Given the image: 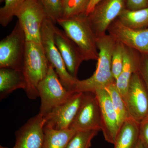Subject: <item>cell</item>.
I'll return each mask as SVG.
<instances>
[{
    "label": "cell",
    "instance_id": "1",
    "mask_svg": "<svg viewBox=\"0 0 148 148\" xmlns=\"http://www.w3.org/2000/svg\"><path fill=\"white\" fill-rule=\"evenodd\" d=\"M116 41L108 34L97 38L99 55L96 70L87 79H78L74 85L73 92H91L106 88L116 82L112 71V56Z\"/></svg>",
    "mask_w": 148,
    "mask_h": 148
},
{
    "label": "cell",
    "instance_id": "2",
    "mask_svg": "<svg viewBox=\"0 0 148 148\" xmlns=\"http://www.w3.org/2000/svg\"><path fill=\"white\" fill-rule=\"evenodd\" d=\"M57 23L78 48L84 61H97L99 55L97 37L86 14L62 18Z\"/></svg>",
    "mask_w": 148,
    "mask_h": 148
},
{
    "label": "cell",
    "instance_id": "3",
    "mask_svg": "<svg viewBox=\"0 0 148 148\" xmlns=\"http://www.w3.org/2000/svg\"><path fill=\"white\" fill-rule=\"evenodd\" d=\"M49 64L41 43L27 42L22 72L26 84L24 90L29 99L39 97L38 85L47 75Z\"/></svg>",
    "mask_w": 148,
    "mask_h": 148
},
{
    "label": "cell",
    "instance_id": "4",
    "mask_svg": "<svg viewBox=\"0 0 148 148\" xmlns=\"http://www.w3.org/2000/svg\"><path fill=\"white\" fill-rule=\"evenodd\" d=\"M37 89L41 99L39 113L44 117L67 101L74 93L65 88L50 64L47 75L38 85Z\"/></svg>",
    "mask_w": 148,
    "mask_h": 148
},
{
    "label": "cell",
    "instance_id": "5",
    "mask_svg": "<svg viewBox=\"0 0 148 148\" xmlns=\"http://www.w3.org/2000/svg\"><path fill=\"white\" fill-rule=\"evenodd\" d=\"M26 43L25 34L17 21L10 34L0 42V69L22 71Z\"/></svg>",
    "mask_w": 148,
    "mask_h": 148
},
{
    "label": "cell",
    "instance_id": "6",
    "mask_svg": "<svg viewBox=\"0 0 148 148\" xmlns=\"http://www.w3.org/2000/svg\"><path fill=\"white\" fill-rule=\"evenodd\" d=\"M54 23L47 18L41 30V43L48 61L55 69L61 83L67 90L73 92L74 85L77 80L72 76L68 70L53 39Z\"/></svg>",
    "mask_w": 148,
    "mask_h": 148
},
{
    "label": "cell",
    "instance_id": "7",
    "mask_svg": "<svg viewBox=\"0 0 148 148\" xmlns=\"http://www.w3.org/2000/svg\"><path fill=\"white\" fill-rule=\"evenodd\" d=\"M15 16L24 31L27 42L41 43L42 28L48 18L39 1L26 0Z\"/></svg>",
    "mask_w": 148,
    "mask_h": 148
},
{
    "label": "cell",
    "instance_id": "8",
    "mask_svg": "<svg viewBox=\"0 0 148 148\" xmlns=\"http://www.w3.org/2000/svg\"><path fill=\"white\" fill-rule=\"evenodd\" d=\"M126 8V0H102L87 16L97 38L106 34L111 24Z\"/></svg>",
    "mask_w": 148,
    "mask_h": 148
},
{
    "label": "cell",
    "instance_id": "9",
    "mask_svg": "<svg viewBox=\"0 0 148 148\" xmlns=\"http://www.w3.org/2000/svg\"><path fill=\"white\" fill-rule=\"evenodd\" d=\"M124 102L130 117L139 123L148 115V92L138 71L132 75Z\"/></svg>",
    "mask_w": 148,
    "mask_h": 148
},
{
    "label": "cell",
    "instance_id": "10",
    "mask_svg": "<svg viewBox=\"0 0 148 148\" xmlns=\"http://www.w3.org/2000/svg\"><path fill=\"white\" fill-rule=\"evenodd\" d=\"M69 128L76 132L101 130L100 106L94 93L84 92L79 108Z\"/></svg>",
    "mask_w": 148,
    "mask_h": 148
},
{
    "label": "cell",
    "instance_id": "11",
    "mask_svg": "<svg viewBox=\"0 0 148 148\" xmlns=\"http://www.w3.org/2000/svg\"><path fill=\"white\" fill-rule=\"evenodd\" d=\"M107 32L116 41L141 54L148 55V28L132 29L122 24L116 18L110 25Z\"/></svg>",
    "mask_w": 148,
    "mask_h": 148
},
{
    "label": "cell",
    "instance_id": "12",
    "mask_svg": "<svg viewBox=\"0 0 148 148\" xmlns=\"http://www.w3.org/2000/svg\"><path fill=\"white\" fill-rule=\"evenodd\" d=\"M84 92H75L66 102L56 107L45 117V125L57 130L69 128L79 108Z\"/></svg>",
    "mask_w": 148,
    "mask_h": 148
},
{
    "label": "cell",
    "instance_id": "13",
    "mask_svg": "<svg viewBox=\"0 0 148 148\" xmlns=\"http://www.w3.org/2000/svg\"><path fill=\"white\" fill-rule=\"evenodd\" d=\"M94 93L100 106L101 130L106 141L114 145L120 127L110 96L106 88L96 90Z\"/></svg>",
    "mask_w": 148,
    "mask_h": 148
},
{
    "label": "cell",
    "instance_id": "14",
    "mask_svg": "<svg viewBox=\"0 0 148 148\" xmlns=\"http://www.w3.org/2000/svg\"><path fill=\"white\" fill-rule=\"evenodd\" d=\"M45 123V117L40 113L29 119L15 132L12 148H42Z\"/></svg>",
    "mask_w": 148,
    "mask_h": 148
},
{
    "label": "cell",
    "instance_id": "15",
    "mask_svg": "<svg viewBox=\"0 0 148 148\" xmlns=\"http://www.w3.org/2000/svg\"><path fill=\"white\" fill-rule=\"evenodd\" d=\"M53 39L69 73L74 77L77 78L79 66L84 61L78 48L64 30L56 26H54Z\"/></svg>",
    "mask_w": 148,
    "mask_h": 148
},
{
    "label": "cell",
    "instance_id": "16",
    "mask_svg": "<svg viewBox=\"0 0 148 148\" xmlns=\"http://www.w3.org/2000/svg\"><path fill=\"white\" fill-rule=\"evenodd\" d=\"M124 46L123 67L119 76L116 81L118 90L124 101L132 75L138 71L141 57V53L138 51Z\"/></svg>",
    "mask_w": 148,
    "mask_h": 148
},
{
    "label": "cell",
    "instance_id": "17",
    "mask_svg": "<svg viewBox=\"0 0 148 148\" xmlns=\"http://www.w3.org/2000/svg\"><path fill=\"white\" fill-rule=\"evenodd\" d=\"M26 86V82L22 71L10 68L0 69L1 99L17 89L24 90Z\"/></svg>",
    "mask_w": 148,
    "mask_h": 148
},
{
    "label": "cell",
    "instance_id": "18",
    "mask_svg": "<svg viewBox=\"0 0 148 148\" xmlns=\"http://www.w3.org/2000/svg\"><path fill=\"white\" fill-rule=\"evenodd\" d=\"M140 123L129 117L120 127L114 148H135L139 140Z\"/></svg>",
    "mask_w": 148,
    "mask_h": 148
},
{
    "label": "cell",
    "instance_id": "19",
    "mask_svg": "<svg viewBox=\"0 0 148 148\" xmlns=\"http://www.w3.org/2000/svg\"><path fill=\"white\" fill-rule=\"evenodd\" d=\"M76 132L70 128L57 130L45 125L42 148H66Z\"/></svg>",
    "mask_w": 148,
    "mask_h": 148
},
{
    "label": "cell",
    "instance_id": "20",
    "mask_svg": "<svg viewBox=\"0 0 148 148\" xmlns=\"http://www.w3.org/2000/svg\"><path fill=\"white\" fill-rule=\"evenodd\" d=\"M125 26L136 29L148 28V7L136 10L125 8L117 18Z\"/></svg>",
    "mask_w": 148,
    "mask_h": 148
},
{
    "label": "cell",
    "instance_id": "21",
    "mask_svg": "<svg viewBox=\"0 0 148 148\" xmlns=\"http://www.w3.org/2000/svg\"><path fill=\"white\" fill-rule=\"evenodd\" d=\"M110 96L114 109L116 113L120 127L124 122L130 117L123 98L116 87V82L106 88Z\"/></svg>",
    "mask_w": 148,
    "mask_h": 148
},
{
    "label": "cell",
    "instance_id": "22",
    "mask_svg": "<svg viewBox=\"0 0 148 148\" xmlns=\"http://www.w3.org/2000/svg\"><path fill=\"white\" fill-rule=\"evenodd\" d=\"M26 0H5V4L0 9V24L7 27L16 16Z\"/></svg>",
    "mask_w": 148,
    "mask_h": 148
},
{
    "label": "cell",
    "instance_id": "23",
    "mask_svg": "<svg viewBox=\"0 0 148 148\" xmlns=\"http://www.w3.org/2000/svg\"><path fill=\"white\" fill-rule=\"evenodd\" d=\"M90 0H62L64 8L63 18L86 14Z\"/></svg>",
    "mask_w": 148,
    "mask_h": 148
},
{
    "label": "cell",
    "instance_id": "24",
    "mask_svg": "<svg viewBox=\"0 0 148 148\" xmlns=\"http://www.w3.org/2000/svg\"><path fill=\"white\" fill-rule=\"evenodd\" d=\"M98 132L95 130L77 132L66 148H90L92 140Z\"/></svg>",
    "mask_w": 148,
    "mask_h": 148
},
{
    "label": "cell",
    "instance_id": "25",
    "mask_svg": "<svg viewBox=\"0 0 148 148\" xmlns=\"http://www.w3.org/2000/svg\"><path fill=\"white\" fill-rule=\"evenodd\" d=\"M42 6L47 18L54 23L63 18L64 8L62 0H38Z\"/></svg>",
    "mask_w": 148,
    "mask_h": 148
},
{
    "label": "cell",
    "instance_id": "26",
    "mask_svg": "<svg viewBox=\"0 0 148 148\" xmlns=\"http://www.w3.org/2000/svg\"><path fill=\"white\" fill-rule=\"evenodd\" d=\"M125 46L119 42L115 45L112 56V71L115 80L119 76L123 65Z\"/></svg>",
    "mask_w": 148,
    "mask_h": 148
},
{
    "label": "cell",
    "instance_id": "27",
    "mask_svg": "<svg viewBox=\"0 0 148 148\" xmlns=\"http://www.w3.org/2000/svg\"><path fill=\"white\" fill-rule=\"evenodd\" d=\"M138 72L143 79L148 92V55L141 53Z\"/></svg>",
    "mask_w": 148,
    "mask_h": 148
},
{
    "label": "cell",
    "instance_id": "28",
    "mask_svg": "<svg viewBox=\"0 0 148 148\" xmlns=\"http://www.w3.org/2000/svg\"><path fill=\"white\" fill-rule=\"evenodd\" d=\"M139 140L144 148H148V115L140 123Z\"/></svg>",
    "mask_w": 148,
    "mask_h": 148
},
{
    "label": "cell",
    "instance_id": "29",
    "mask_svg": "<svg viewBox=\"0 0 148 148\" xmlns=\"http://www.w3.org/2000/svg\"><path fill=\"white\" fill-rule=\"evenodd\" d=\"M148 7V0H126V8L136 10Z\"/></svg>",
    "mask_w": 148,
    "mask_h": 148
},
{
    "label": "cell",
    "instance_id": "30",
    "mask_svg": "<svg viewBox=\"0 0 148 148\" xmlns=\"http://www.w3.org/2000/svg\"><path fill=\"white\" fill-rule=\"evenodd\" d=\"M102 0H90L89 2V5L86 12V14L88 15L89 14L91 13L92 10L95 8V6L97 5V4L101 2Z\"/></svg>",
    "mask_w": 148,
    "mask_h": 148
},
{
    "label": "cell",
    "instance_id": "31",
    "mask_svg": "<svg viewBox=\"0 0 148 148\" xmlns=\"http://www.w3.org/2000/svg\"><path fill=\"white\" fill-rule=\"evenodd\" d=\"M135 148H144L143 144H142L140 140L138 141V144H137V146H136V147Z\"/></svg>",
    "mask_w": 148,
    "mask_h": 148
},
{
    "label": "cell",
    "instance_id": "32",
    "mask_svg": "<svg viewBox=\"0 0 148 148\" xmlns=\"http://www.w3.org/2000/svg\"><path fill=\"white\" fill-rule=\"evenodd\" d=\"M0 148H8L7 147H3L2 146H0Z\"/></svg>",
    "mask_w": 148,
    "mask_h": 148
},
{
    "label": "cell",
    "instance_id": "33",
    "mask_svg": "<svg viewBox=\"0 0 148 148\" xmlns=\"http://www.w3.org/2000/svg\"><path fill=\"white\" fill-rule=\"evenodd\" d=\"M5 0H0V2H1V3L3 2Z\"/></svg>",
    "mask_w": 148,
    "mask_h": 148
}]
</instances>
